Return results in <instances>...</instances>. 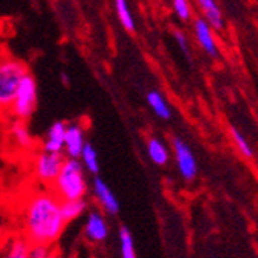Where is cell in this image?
I'll return each mask as SVG.
<instances>
[{
  "instance_id": "obj_1",
  "label": "cell",
  "mask_w": 258,
  "mask_h": 258,
  "mask_svg": "<svg viewBox=\"0 0 258 258\" xmlns=\"http://www.w3.org/2000/svg\"><path fill=\"white\" fill-rule=\"evenodd\" d=\"M62 201L48 189L33 192L23 206V237L31 244L53 246L62 235L67 221L60 209Z\"/></svg>"
},
{
  "instance_id": "obj_10",
  "label": "cell",
  "mask_w": 258,
  "mask_h": 258,
  "mask_svg": "<svg viewBox=\"0 0 258 258\" xmlns=\"http://www.w3.org/2000/svg\"><path fill=\"white\" fill-rule=\"evenodd\" d=\"M93 194H95L96 200L101 203L102 209L107 214L116 215L119 212V201L114 197L110 187L104 182V179H101L98 176L95 178V181H93Z\"/></svg>"
},
{
  "instance_id": "obj_6",
  "label": "cell",
  "mask_w": 258,
  "mask_h": 258,
  "mask_svg": "<svg viewBox=\"0 0 258 258\" xmlns=\"http://www.w3.org/2000/svg\"><path fill=\"white\" fill-rule=\"evenodd\" d=\"M173 149H175L176 162H178V167H179L182 178L187 181L195 179V176L198 175V164H197L195 155L192 153L189 146H187L182 139L175 138L173 139Z\"/></svg>"
},
{
  "instance_id": "obj_12",
  "label": "cell",
  "mask_w": 258,
  "mask_h": 258,
  "mask_svg": "<svg viewBox=\"0 0 258 258\" xmlns=\"http://www.w3.org/2000/svg\"><path fill=\"white\" fill-rule=\"evenodd\" d=\"M31 243L25 237H13L0 249V258H30Z\"/></svg>"
},
{
  "instance_id": "obj_3",
  "label": "cell",
  "mask_w": 258,
  "mask_h": 258,
  "mask_svg": "<svg viewBox=\"0 0 258 258\" xmlns=\"http://www.w3.org/2000/svg\"><path fill=\"white\" fill-rule=\"evenodd\" d=\"M25 62L7 56L0 63V110H10L22 79L28 75Z\"/></svg>"
},
{
  "instance_id": "obj_18",
  "label": "cell",
  "mask_w": 258,
  "mask_h": 258,
  "mask_svg": "<svg viewBox=\"0 0 258 258\" xmlns=\"http://www.w3.org/2000/svg\"><path fill=\"white\" fill-rule=\"evenodd\" d=\"M62 209V215L65 218L67 223L78 220L87 209V203L85 200H79V201H62L60 204Z\"/></svg>"
},
{
  "instance_id": "obj_21",
  "label": "cell",
  "mask_w": 258,
  "mask_h": 258,
  "mask_svg": "<svg viewBox=\"0 0 258 258\" xmlns=\"http://www.w3.org/2000/svg\"><path fill=\"white\" fill-rule=\"evenodd\" d=\"M229 130H230V136L233 139V143H235L237 149L240 150V153L243 156H246V158H252L253 156V150H252L250 144L247 143V139L243 136V133L238 128H235V127H230Z\"/></svg>"
},
{
  "instance_id": "obj_26",
  "label": "cell",
  "mask_w": 258,
  "mask_h": 258,
  "mask_svg": "<svg viewBox=\"0 0 258 258\" xmlns=\"http://www.w3.org/2000/svg\"><path fill=\"white\" fill-rule=\"evenodd\" d=\"M60 81L63 82V85H68L70 84V79H68V76L65 73H60Z\"/></svg>"
},
{
  "instance_id": "obj_17",
  "label": "cell",
  "mask_w": 258,
  "mask_h": 258,
  "mask_svg": "<svg viewBox=\"0 0 258 258\" xmlns=\"http://www.w3.org/2000/svg\"><path fill=\"white\" fill-rule=\"evenodd\" d=\"M114 8H116V14H118V19L121 22L122 28L128 33H133L136 30V23H135L130 8H128V4L125 0H116Z\"/></svg>"
},
{
  "instance_id": "obj_9",
  "label": "cell",
  "mask_w": 258,
  "mask_h": 258,
  "mask_svg": "<svg viewBox=\"0 0 258 258\" xmlns=\"http://www.w3.org/2000/svg\"><path fill=\"white\" fill-rule=\"evenodd\" d=\"M65 133H67V124L62 121H56L46 130L45 139H43V152L48 153H57L62 155L65 149Z\"/></svg>"
},
{
  "instance_id": "obj_4",
  "label": "cell",
  "mask_w": 258,
  "mask_h": 258,
  "mask_svg": "<svg viewBox=\"0 0 258 258\" xmlns=\"http://www.w3.org/2000/svg\"><path fill=\"white\" fill-rule=\"evenodd\" d=\"M36 107H37V82L34 76L28 73L19 85V90L16 93V98L10 111L16 118V121L25 122L33 116Z\"/></svg>"
},
{
  "instance_id": "obj_25",
  "label": "cell",
  "mask_w": 258,
  "mask_h": 258,
  "mask_svg": "<svg viewBox=\"0 0 258 258\" xmlns=\"http://www.w3.org/2000/svg\"><path fill=\"white\" fill-rule=\"evenodd\" d=\"M175 39H176V42H178V45H179V48H181V51L187 56V57H190V51H189V43H187V39H185V36L181 33V31H175Z\"/></svg>"
},
{
  "instance_id": "obj_8",
  "label": "cell",
  "mask_w": 258,
  "mask_h": 258,
  "mask_svg": "<svg viewBox=\"0 0 258 258\" xmlns=\"http://www.w3.org/2000/svg\"><path fill=\"white\" fill-rule=\"evenodd\" d=\"M84 235L91 243H102L108 237V224L102 214L90 212L84 226Z\"/></svg>"
},
{
  "instance_id": "obj_20",
  "label": "cell",
  "mask_w": 258,
  "mask_h": 258,
  "mask_svg": "<svg viewBox=\"0 0 258 258\" xmlns=\"http://www.w3.org/2000/svg\"><path fill=\"white\" fill-rule=\"evenodd\" d=\"M119 243H121V258H136L133 237L127 227L119 229Z\"/></svg>"
},
{
  "instance_id": "obj_11",
  "label": "cell",
  "mask_w": 258,
  "mask_h": 258,
  "mask_svg": "<svg viewBox=\"0 0 258 258\" xmlns=\"http://www.w3.org/2000/svg\"><path fill=\"white\" fill-rule=\"evenodd\" d=\"M194 31H195V36H197V40L203 46V50L209 56H214V57L218 56V46H217V40L214 37L212 28L209 27V23L204 19H197L195 20Z\"/></svg>"
},
{
  "instance_id": "obj_23",
  "label": "cell",
  "mask_w": 258,
  "mask_h": 258,
  "mask_svg": "<svg viewBox=\"0 0 258 258\" xmlns=\"http://www.w3.org/2000/svg\"><path fill=\"white\" fill-rule=\"evenodd\" d=\"M173 11L176 13V16L182 20H189L192 17V8L189 5V2L185 0H173L172 2Z\"/></svg>"
},
{
  "instance_id": "obj_7",
  "label": "cell",
  "mask_w": 258,
  "mask_h": 258,
  "mask_svg": "<svg viewBox=\"0 0 258 258\" xmlns=\"http://www.w3.org/2000/svg\"><path fill=\"white\" fill-rule=\"evenodd\" d=\"M87 144L85 141V132L79 124H70L67 125L65 133V153L68 158L81 159V155L84 152V147Z\"/></svg>"
},
{
  "instance_id": "obj_19",
  "label": "cell",
  "mask_w": 258,
  "mask_h": 258,
  "mask_svg": "<svg viewBox=\"0 0 258 258\" xmlns=\"http://www.w3.org/2000/svg\"><path fill=\"white\" fill-rule=\"evenodd\" d=\"M81 162L82 166L93 175H96L99 172V159H98V152L95 150L91 144H85L84 152L81 155Z\"/></svg>"
},
{
  "instance_id": "obj_15",
  "label": "cell",
  "mask_w": 258,
  "mask_h": 258,
  "mask_svg": "<svg viewBox=\"0 0 258 258\" xmlns=\"http://www.w3.org/2000/svg\"><path fill=\"white\" fill-rule=\"evenodd\" d=\"M147 102L155 111L156 116H159L161 119H170L172 118V110L167 104V101L164 99V96L159 91H149L147 93Z\"/></svg>"
},
{
  "instance_id": "obj_28",
  "label": "cell",
  "mask_w": 258,
  "mask_h": 258,
  "mask_svg": "<svg viewBox=\"0 0 258 258\" xmlns=\"http://www.w3.org/2000/svg\"><path fill=\"white\" fill-rule=\"evenodd\" d=\"M50 258H62V256H60V255H59L57 252H53V253L50 255Z\"/></svg>"
},
{
  "instance_id": "obj_27",
  "label": "cell",
  "mask_w": 258,
  "mask_h": 258,
  "mask_svg": "<svg viewBox=\"0 0 258 258\" xmlns=\"http://www.w3.org/2000/svg\"><path fill=\"white\" fill-rule=\"evenodd\" d=\"M7 56H5V53L2 51V48H0V63H2L4 62V59H5Z\"/></svg>"
},
{
  "instance_id": "obj_22",
  "label": "cell",
  "mask_w": 258,
  "mask_h": 258,
  "mask_svg": "<svg viewBox=\"0 0 258 258\" xmlns=\"http://www.w3.org/2000/svg\"><path fill=\"white\" fill-rule=\"evenodd\" d=\"M8 215H7V209L5 206L0 203V249L8 241Z\"/></svg>"
},
{
  "instance_id": "obj_14",
  "label": "cell",
  "mask_w": 258,
  "mask_h": 258,
  "mask_svg": "<svg viewBox=\"0 0 258 258\" xmlns=\"http://www.w3.org/2000/svg\"><path fill=\"white\" fill-rule=\"evenodd\" d=\"M203 14H204V20L209 23L210 28H215V30H221L224 22H223V14H221V10L218 8L217 2L214 0H200L198 2Z\"/></svg>"
},
{
  "instance_id": "obj_5",
  "label": "cell",
  "mask_w": 258,
  "mask_h": 258,
  "mask_svg": "<svg viewBox=\"0 0 258 258\" xmlns=\"http://www.w3.org/2000/svg\"><path fill=\"white\" fill-rule=\"evenodd\" d=\"M63 161L65 158L62 155L48 153L42 150L33 159V173L40 182L51 185L63 166Z\"/></svg>"
},
{
  "instance_id": "obj_16",
  "label": "cell",
  "mask_w": 258,
  "mask_h": 258,
  "mask_svg": "<svg viewBox=\"0 0 258 258\" xmlns=\"http://www.w3.org/2000/svg\"><path fill=\"white\" fill-rule=\"evenodd\" d=\"M147 153H149L150 159L155 164H158V166H164V164H167V161H169V152L159 139L152 138L147 143Z\"/></svg>"
},
{
  "instance_id": "obj_13",
  "label": "cell",
  "mask_w": 258,
  "mask_h": 258,
  "mask_svg": "<svg viewBox=\"0 0 258 258\" xmlns=\"http://www.w3.org/2000/svg\"><path fill=\"white\" fill-rule=\"evenodd\" d=\"M10 135L14 141V144L22 150H31L34 146V139L30 133V128L27 122L23 121H14L10 127Z\"/></svg>"
},
{
  "instance_id": "obj_24",
  "label": "cell",
  "mask_w": 258,
  "mask_h": 258,
  "mask_svg": "<svg viewBox=\"0 0 258 258\" xmlns=\"http://www.w3.org/2000/svg\"><path fill=\"white\" fill-rule=\"evenodd\" d=\"M53 253V247L48 244H31L30 258H50Z\"/></svg>"
},
{
  "instance_id": "obj_2",
  "label": "cell",
  "mask_w": 258,
  "mask_h": 258,
  "mask_svg": "<svg viewBox=\"0 0 258 258\" xmlns=\"http://www.w3.org/2000/svg\"><path fill=\"white\" fill-rule=\"evenodd\" d=\"M50 190L60 201H79L85 198L88 184L81 159L65 158L56 181L50 185Z\"/></svg>"
}]
</instances>
